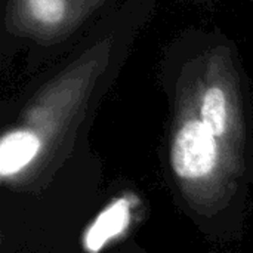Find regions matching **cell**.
<instances>
[{"instance_id":"cell-1","label":"cell","mask_w":253,"mask_h":253,"mask_svg":"<svg viewBox=\"0 0 253 253\" xmlns=\"http://www.w3.org/2000/svg\"><path fill=\"white\" fill-rule=\"evenodd\" d=\"M246 136L228 92L218 84L203 90L196 111H185L169 141L173 182L196 212L211 216L236 197L246 170Z\"/></svg>"},{"instance_id":"cell-2","label":"cell","mask_w":253,"mask_h":253,"mask_svg":"<svg viewBox=\"0 0 253 253\" xmlns=\"http://www.w3.org/2000/svg\"><path fill=\"white\" fill-rule=\"evenodd\" d=\"M30 15L42 24H56L65 12V0H25Z\"/></svg>"},{"instance_id":"cell-3","label":"cell","mask_w":253,"mask_h":253,"mask_svg":"<svg viewBox=\"0 0 253 253\" xmlns=\"http://www.w3.org/2000/svg\"><path fill=\"white\" fill-rule=\"evenodd\" d=\"M129 253H133V252H129Z\"/></svg>"}]
</instances>
